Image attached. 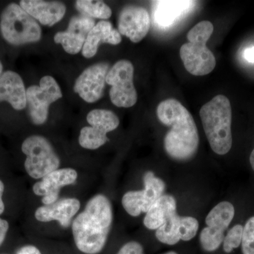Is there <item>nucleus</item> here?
<instances>
[{"instance_id": "obj_12", "label": "nucleus", "mask_w": 254, "mask_h": 254, "mask_svg": "<svg viewBox=\"0 0 254 254\" xmlns=\"http://www.w3.org/2000/svg\"><path fill=\"white\" fill-rule=\"evenodd\" d=\"M78 179V173L73 168H59L46 175L33 187L35 194L42 196L43 205H50L60 199L63 187L72 185Z\"/></svg>"}, {"instance_id": "obj_27", "label": "nucleus", "mask_w": 254, "mask_h": 254, "mask_svg": "<svg viewBox=\"0 0 254 254\" xmlns=\"http://www.w3.org/2000/svg\"><path fill=\"white\" fill-rule=\"evenodd\" d=\"M117 254H145L141 244L137 242H127Z\"/></svg>"}, {"instance_id": "obj_6", "label": "nucleus", "mask_w": 254, "mask_h": 254, "mask_svg": "<svg viewBox=\"0 0 254 254\" xmlns=\"http://www.w3.org/2000/svg\"><path fill=\"white\" fill-rule=\"evenodd\" d=\"M26 155L24 167L31 178L39 180L59 169L60 159L46 138L38 135L28 137L21 145Z\"/></svg>"}, {"instance_id": "obj_2", "label": "nucleus", "mask_w": 254, "mask_h": 254, "mask_svg": "<svg viewBox=\"0 0 254 254\" xmlns=\"http://www.w3.org/2000/svg\"><path fill=\"white\" fill-rule=\"evenodd\" d=\"M113 221V207L108 197L97 194L71 223L76 248L85 254H98L104 249Z\"/></svg>"}, {"instance_id": "obj_25", "label": "nucleus", "mask_w": 254, "mask_h": 254, "mask_svg": "<svg viewBox=\"0 0 254 254\" xmlns=\"http://www.w3.org/2000/svg\"><path fill=\"white\" fill-rule=\"evenodd\" d=\"M244 227L241 225H235L229 230L223 240V250L225 253H231L242 244Z\"/></svg>"}, {"instance_id": "obj_16", "label": "nucleus", "mask_w": 254, "mask_h": 254, "mask_svg": "<svg viewBox=\"0 0 254 254\" xmlns=\"http://www.w3.org/2000/svg\"><path fill=\"white\" fill-rule=\"evenodd\" d=\"M80 208L81 203L77 198H60L52 204L39 207L35 212V218L41 222L58 221L60 226L68 228Z\"/></svg>"}, {"instance_id": "obj_26", "label": "nucleus", "mask_w": 254, "mask_h": 254, "mask_svg": "<svg viewBox=\"0 0 254 254\" xmlns=\"http://www.w3.org/2000/svg\"><path fill=\"white\" fill-rule=\"evenodd\" d=\"M242 250L243 254H254V216L247 220L244 227Z\"/></svg>"}, {"instance_id": "obj_18", "label": "nucleus", "mask_w": 254, "mask_h": 254, "mask_svg": "<svg viewBox=\"0 0 254 254\" xmlns=\"http://www.w3.org/2000/svg\"><path fill=\"white\" fill-rule=\"evenodd\" d=\"M6 101L14 109L21 110L26 106V91L22 78L14 71L0 75V102Z\"/></svg>"}, {"instance_id": "obj_17", "label": "nucleus", "mask_w": 254, "mask_h": 254, "mask_svg": "<svg viewBox=\"0 0 254 254\" xmlns=\"http://www.w3.org/2000/svg\"><path fill=\"white\" fill-rule=\"evenodd\" d=\"M20 6L33 18L46 26H53L61 21L66 13V6L60 1L23 0Z\"/></svg>"}, {"instance_id": "obj_3", "label": "nucleus", "mask_w": 254, "mask_h": 254, "mask_svg": "<svg viewBox=\"0 0 254 254\" xmlns=\"http://www.w3.org/2000/svg\"><path fill=\"white\" fill-rule=\"evenodd\" d=\"M200 118L212 150L218 155L227 154L232 145L230 100L225 95H217L202 106Z\"/></svg>"}, {"instance_id": "obj_20", "label": "nucleus", "mask_w": 254, "mask_h": 254, "mask_svg": "<svg viewBox=\"0 0 254 254\" xmlns=\"http://www.w3.org/2000/svg\"><path fill=\"white\" fill-rule=\"evenodd\" d=\"M153 7V19L157 26L168 28L193 8L195 1H156Z\"/></svg>"}, {"instance_id": "obj_14", "label": "nucleus", "mask_w": 254, "mask_h": 254, "mask_svg": "<svg viewBox=\"0 0 254 254\" xmlns=\"http://www.w3.org/2000/svg\"><path fill=\"white\" fill-rule=\"evenodd\" d=\"M150 27V15L144 8L131 5L124 8L120 12L119 33L129 38L133 43L141 41L148 34Z\"/></svg>"}, {"instance_id": "obj_13", "label": "nucleus", "mask_w": 254, "mask_h": 254, "mask_svg": "<svg viewBox=\"0 0 254 254\" xmlns=\"http://www.w3.org/2000/svg\"><path fill=\"white\" fill-rule=\"evenodd\" d=\"M94 26L93 18L86 15L73 16L70 20L66 31L58 32L55 34V42L61 44L68 54H77L83 48L88 33Z\"/></svg>"}, {"instance_id": "obj_8", "label": "nucleus", "mask_w": 254, "mask_h": 254, "mask_svg": "<svg viewBox=\"0 0 254 254\" xmlns=\"http://www.w3.org/2000/svg\"><path fill=\"white\" fill-rule=\"evenodd\" d=\"M62 97L60 87L52 76H43L40 86L29 87L26 90V104L32 123L36 125L46 123L50 105Z\"/></svg>"}, {"instance_id": "obj_22", "label": "nucleus", "mask_w": 254, "mask_h": 254, "mask_svg": "<svg viewBox=\"0 0 254 254\" xmlns=\"http://www.w3.org/2000/svg\"><path fill=\"white\" fill-rule=\"evenodd\" d=\"M87 121L90 126L99 128L108 133L118 128L120 125L118 117L108 110H93L87 115Z\"/></svg>"}, {"instance_id": "obj_9", "label": "nucleus", "mask_w": 254, "mask_h": 254, "mask_svg": "<svg viewBox=\"0 0 254 254\" xmlns=\"http://www.w3.org/2000/svg\"><path fill=\"white\" fill-rule=\"evenodd\" d=\"M235 216V208L230 202L218 203L207 215L205 223L200 235V242L205 252H215L225 238V232Z\"/></svg>"}, {"instance_id": "obj_34", "label": "nucleus", "mask_w": 254, "mask_h": 254, "mask_svg": "<svg viewBox=\"0 0 254 254\" xmlns=\"http://www.w3.org/2000/svg\"><path fill=\"white\" fill-rule=\"evenodd\" d=\"M163 254H177L176 252H167V253Z\"/></svg>"}, {"instance_id": "obj_29", "label": "nucleus", "mask_w": 254, "mask_h": 254, "mask_svg": "<svg viewBox=\"0 0 254 254\" xmlns=\"http://www.w3.org/2000/svg\"><path fill=\"white\" fill-rule=\"evenodd\" d=\"M17 254H42L41 251L33 245H26L18 251Z\"/></svg>"}, {"instance_id": "obj_31", "label": "nucleus", "mask_w": 254, "mask_h": 254, "mask_svg": "<svg viewBox=\"0 0 254 254\" xmlns=\"http://www.w3.org/2000/svg\"><path fill=\"white\" fill-rule=\"evenodd\" d=\"M4 191V185L0 180V215H1L4 211V203L2 200L3 193Z\"/></svg>"}, {"instance_id": "obj_1", "label": "nucleus", "mask_w": 254, "mask_h": 254, "mask_svg": "<svg viewBox=\"0 0 254 254\" xmlns=\"http://www.w3.org/2000/svg\"><path fill=\"white\" fill-rule=\"evenodd\" d=\"M160 123L170 127L164 138V147L174 160L185 161L193 158L198 150L199 136L198 129L188 110L178 100H163L157 108Z\"/></svg>"}, {"instance_id": "obj_4", "label": "nucleus", "mask_w": 254, "mask_h": 254, "mask_svg": "<svg viewBox=\"0 0 254 254\" xmlns=\"http://www.w3.org/2000/svg\"><path fill=\"white\" fill-rule=\"evenodd\" d=\"M213 23L202 21L187 34L189 43L180 48V57L187 71L193 76H205L213 71L216 61L206 43L213 33Z\"/></svg>"}, {"instance_id": "obj_19", "label": "nucleus", "mask_w": 254, "mask_h": 254, "mask_svg": "<svg viewBox=\"0 0 254 254\" xmlns=\"http://www.w3.org/2000/svg\"><path fill=\"white\" fill-rule=\"evenodd\" d=\"M121 41V35L113 27L111 23L106 21H100L88 33L84 46L82 48V55L86 58H93L98 52L100 43L116 46Z\"/></svg>"}, {"instance_id": "obj_11", "label": "nucleus", "mask_w": 254, "mask_h": 254, "mask_svg": "<svg viewBox=\"0 0 254 254\" xmlns=\"http://www.w3.org/2000/svg\"><path fill=\"white\" fill-rule=\"evenodd\" d=\"M109 68L106 63H98L87 68L76 79L73 90L87 103L98 101L103 96Z\"/></svg>"}, {"instance_id": "obj_7", "label": "nucleus", "mask_w": 254, "mask_h": 254, "mask_svg": "<svg viewBox=\"0 0 254 254\" xmlns=\"http://www.w3.org/2000/svg\"><path fill=\"white\" fill-rule=\"evenodd\" d=\"M133 64L126 60H120L110 68L106 83L111 86L110 100L119 108H131L137 102V92L133 85Z\"/></svg>"}, {"instance_id": "obj_28", "label": "nucleus", "mask_w": 254, "mask_h": 254, "mask_svg": "<svg viewBox=\"0 0 254 254\" xmlns=\"http://www.w3.org/2000/svg\"><path fill=\"white\" fill-rule=\"evenodd\" d=\"M9 228V222L0 218V246L2 245L3 242H4Z\"/></svg>"}, {"instance_id": "obj_24", "label": "nucleus", "mask_w": 254, "mask_h": 254, "mask_svg": "<svg viewBox=\"0 0 254 254\" xmlns=\"http://www.w3.org/2000/svg\"><path fill=\"white\" fill-rule=\"evenodd\" d=\"M76 6L78 11L91 18L108 19L112 15L111 9L101 1L79 0L76 1Z\"/></svg>"}, {"instance_id": "obj_15", "label": "nucleus", "mask_w": 254, "mask_h": 254, "mask_svg": "<svg viewBox=\"0 0 254 254\" xmlns=\"http://www.w3.org/2000/svg\"><path fill=\"white\" fill-rule=\"evenodd\" d=\"M198 231L196 220L193 217L180 216L177 214L170 218L156 230L155 236L161 243L175 245L180 240L190 241Z\"/></svg>"}, {"instance_id": "obj_21", "label": "nucleus", "mask_w": 254, "mask_h": 254, "mask_svg": "<svg viewBox=\"0 0 254 254\" xmlns=\"http://www.w3.org/2000/svg\"><path fill=\"white\" fill-rule=\"evenodd\" d=\"M176 213L175 198L171 195H163L147 212L143 224L149 230H158Z\"/></svg>"}, {"instance_id": "obj_23", "label": "nucleus", "mask_w": 254, "mask_h": 254, "mask_svg": "<svg viewBox=\"0 0 254 254\" xmlns=\"http://www.w3.org/2000/svg\"><path fill=\"white\" fill-rule=\"evenodd\" d=\"M108 139L105 132L91 126L83 127L78 137L80 145L88 150L98 149L103 146Z\"/></svg>"}, {"instance_id": "obj_32", "label": "nucleus", "mask_w": 254, "mask_h": 254, "mask_svg": "<svg viewBox=\"0 0 254 254\" xmlns=\"http://www.w3.org/2000/svg\"><path fill=\"white\" fill-rule=\"evenodd\" d=\"M250 163L251 165H252V169H253L254 171V149L253 151L252 152L250 155Z\"/></svg>"}, {"instance_id": "obj_33", "label": "nucleus", "mask_w": 254, "mask_h": 254, "mask_svg": "<svg viewBox=\"0 0 254 254\" xmlns=\"http://www.w3.org/2000/svg\"><path fill=\"white\" fill-rule=\"evenodd\" d=\"M2 69H3V66L2 64H1V62H0V75L2 73Z\"/></svg>"}, {"instance_id": "obj_10", "label": "nucleus", "mask_w": 254, "mask_h": 254, "mask_svg": "<svg viewBox=\"0 0 254 254\" xmlns=\"http://www.w3.org/2000/svg\"><path fill=\"white\" fill-rule=\"evenodd\" d=\"M145 188L141 190H130L123 195L122 204L128 215L137 217L146 213L163 195L165 184L155 176L153 172H147L143 176Z\"/></svg>"}, {"instance_id": "obj_5", "label": "nucleus", "mask_w": 254, "mask_h": 254, "mask_svg": "<svg viewBox=\"0 0 254 254\" xmlns=\"http://www.w3.org/2000/svg\"><path fill=\"white\" fill-rule=\"evenodd\" d=\"M0 29L3 38L14 46L35 43L41 38V28L38 23L14 3L8 5L3 11Z\"/></svg>"}, {"instance_id": "obj_30", "label": "nucleus", "mask_w": 254, "mask_h": 254, "mask_svg": "<svg viewBox=\"0 0 254 254\" xmlns=\"http://www.w3.org/2000/svg\"><path fill=\"white\" fill-rule=\"evenodd\" d=\"M244 58L249 63H254V47L247 48L244 51Z\"/></svg>"}]
</instances>
